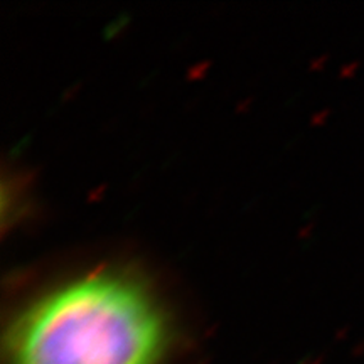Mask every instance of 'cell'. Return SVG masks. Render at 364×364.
Masks as SVG:
<instances>
[{
  "mask_svg": "<svg viewBox=\"0 0 364 364\" xmlns=\"http://www.w3.org/2000/svg\"><path fill=\"white\" fill-rule=\"evenodd\" d=\"M172 332L144 282L100 270L29 300L6 334V364H166Z\"/></svg>",
  "mask_w": 364,
  "mask_h": 364,
  "instance_id": "6da1fadb",
  "label": "cell"
}]
</instances>
